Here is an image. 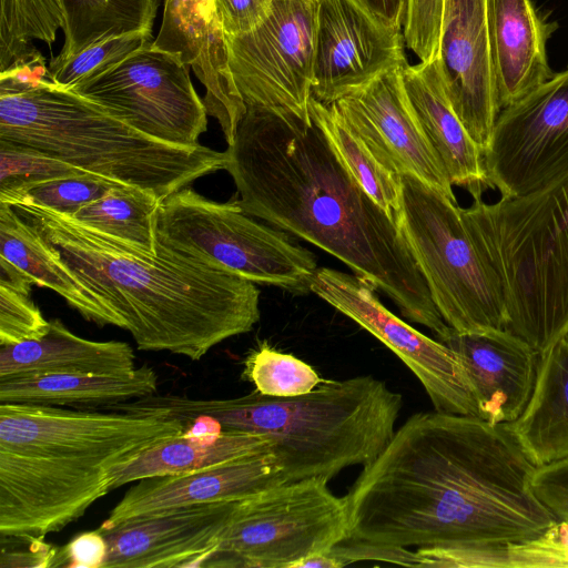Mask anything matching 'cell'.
<instances>
[{
  "label": "cell",
  "mask_w": 568,
  "mask_h": 568,
  "mask_svg": "<svg viewBox=\"0 0 568 568\" xmlns=\"http://www.w3.org/2000/svg\"><path fill=\"white\" fill-rule=\"evenodd\" d=\"M536 469L504 424L416 413L344 496L348 539L417 547L428 567H507L508 545L558 520Z\"/></svg>",
  "instance_id": "6da1fadb"
},
{
  "label": "cell",
  "mask_w": 568,
  "mask_h": 568,
  "mask_svg": "<svg viewBox=\"0 0 568 568\" xmlns=\"http://www.w3.org/2000/svg\"><path fill=\"white\" fill-rule=\"evenodd\" d=\"M224 152L247 214L335 256L436 338L448 332L396 220L357 183L310 109L246 106Z\"/></svg>",
  "instance_id": "7a4b0ae2"
},
{
  "label": "cell",
  "mask_w": 568,
  "mask_h": 568,
  "mask_svg": "<svg viewBox=\"0 0 568 568\" xmlns=\"http://www.w3.org/2000/svg\"><path fill=\"white\" fill-rule=\"evenodd\" d=\"M11 206L116 316L140 351L196 362L260 321L261 292L239 275L159 243L155 253L130 245L45 207Z\"/></svg>",
  "instance_id": "3957f363"
},
{
  "label": "cell",
  "mask_w": 568,
  "mask_h": 568,
  "mask_svg": "<svg viewBox=\"0 0 568 568\" xmlns=\"http://www.w3.org/2000/svg\"><path fill=\"white\" fill-rule=\"evenodd\" d=\"M403 396L384 381L359 375L323 381L293 397L252 393L227 399L149 395L116 405L121 412L165 419L209 415L223 430L267 436L284 483L329 481L347 467L371 464L396 429Z\"/></svg>",
  "instance_id": "277c9868"
},
{
  "label": "cell",
  "mask_w": 568,
  "mask_h": 568,
  "mask_svg": "<svg viewBox=\"0 0 568 568\" xmlns=\"http://www.w3.org/2000/svg\"><path fill=\"white\" fill-rule=\"evenodd\" d=\"M0 141L27 146L84 172L138 186L161 201L225 169V152L150 138L90 99L49 81L0 95Z\"/></svg>",
  "instance_id": "5b68a950"
},
{
  "label": "cell",
  "mask_w": 568,
  "mask_h": 568,
  "mask_svg": "<svg viewBox=\"0 0 568 568\" xmlns=\"http://www.w3.org/2000/svg\"><path fill=\"white\" fill-rule=\"evenodd\" d=\"M463 215L499 280L506 328L542 355L568 332V172Z\"/></svg>",
  "instance_id": "8992f818"
},
{
  "label": "cell",
  "mask_w": 568,
  "mask_h": 568,
  "mask_svg": "<svg viewBox=\"0 0 568 568\" xmlns=\"http://www.w3.org/2000/svg\"><path fill=\"white\" fill-rule=\"evenodd\" d=\"M396 222L445 323L460 333L507 327L497 274L457 201L415 175H400Z\"/></svg>",
  "instance_id": "52a82bcc"
},
{
  "label": "cell",
  "mask_w": 568,
  "mask_h": 568,
  "mask_svg": "<svg viewBox=\"0 0 568 568\" xmlns=\"http://www.w3.org/2000/svg\"><path fill=\"white\" fill-rule=\"evenodd\" d=\"M156 243L255 284L311 292L314 253L290 233L247 214L237 200H210L186 186L160 202Z\"/></svg>",
  "instance_id": "ba28073f"
},
{
  "label": "cell",
  "mask_w": 568,
  "mask_h": 568,
  "mask_svg": "<svg viewBox=\"0 0 568 568\" xmlns=\"http://www.w3.org/2000/svg\"><path fill=\"white\" fill-rule=\"evenodd\" d=\"M324 479L267 488L240 500L205 568H297L347 540L346 501Z\"/></svg>",
  "instance_id": "9c48e42d"
},
{
  "label": "cell",
  "mask_w": 568,
  "mask_h": 568,
  "mask_svg": "<svg viewBox=\"0 0 568 568\" xmlns=\"http://www.w3.org/2000/svg\"><path fill=\"white\" fill-rule=\"evenodd\" d=\"M180 419L126 412L0 403V450L89 460L111 467L180 436Z\"/></svg>",
  "instance_id": "30bf717a"
},
{
  "label": "cell",
  "mask_w": 568,
  "mask_h": 568,
  "mask_svg": "<svg viewBox=\"0 0 568 568\" xmlns=\"http://www.w3.org/2000/svg\"><path fill=\"white\" fill-rule=\"evenodd\" d=\"M176 53L145 42L104 73L72 91L155 140L195 146L207 128V111Z\"/></svg>",
  "instance_id": "8fae6325"
},
{
  "label": "cell",
  "mask_w": 568,
  "mask_h": 568,
  "mask_svg": "<svg viewBox=\"0 0 568 568\" xmlns=\"http://www.w3.org/2000/svg\"><path fill=\"white\" fill-rule=\"evenodd\" d=\"M317 0H272L252 31L226 37L230 67L246 106L308 114Z\"/></svg>",
  "instance_id": "7c38bea8"
},
{
  "label": "cell",
  "mask_w": 568,
  "mask_h": 568,
  "mask_svg": "<svg viewBox=\"0 0 568 568\" xmlns=\"http://www.w3.org/2000/svg\"><path fill=\"white\" fill-rule=\"evenodd\" d=\"M489 189L532 192L568 172V69L501 109L483 152Z\"/></svg>",
  "instance_id": "4fadbf2b"
},
{
  "label": "cell",
  "mask_w": 568,
  "mask_h": 568,
  "mask_svg": "<svg viewBox=\"0 0 568 568\" xmlns=\"http://www.w3.org/2000/svg\"><path fill=\"white\" fill-rule=\"evenodd\" d=\"M311 292L388 347L417 377L434 409L479 417L467 374L455 353L388 311L364 278L318 267Z\"/></svg>",
  "instance_id": "5bb4252c"
},
{
  "label": "cell",
  "mask_w": 568,
  "mask_h": 568,
  "mask_svg": "<svg viewBox=\"0 0 568 568\" xmlns=\"http://www.w3.org/2000/svg\"><path fill=\"white\" fill-rule=\"evenodd\" d=\"M111 490L102 464L0 450V536L44 539Z\"/></svg>",
  "instance_id": "9a60e30c"
},
{
  "label": "cell",
  "mask_w": 568,
  "mask_h": 568,
  "mask_svg": "<svg viewBox=\"0 0 568 568\" xmlns=\"http://www.w3.org/2000/svg\"><path fill=\"white\" fill-rule=\"evenodd\" d=\"M402 30L355 0H317L312 97L332 104L406 62Z\"/></svg>",
  "instance_id": "2e32d148"
},
{
  "label": "cell",
  "mask_w": 568,
  "mask_h": 568,
  "mask_svg": "<svg viewBox=\"0 0 568 568\" xmlns=\"http://www.w3.org/2000/svg\"><path fill=\"white\" fill-rule=\"evenodd\" d=\"M402 65L329 105L392 172L415 175L456 200L453 185L409 104Z\"/></svg>",
  "instance_id": "e0dca14e"
},
{
  "label": "cell",
  "mask_w": 568,
  "mask_h": 568,
  "mask_svg": "<svg viewBox=\"0 0 568 568\" xmlns=\"http://www.w3.org/2000/svg\"><path fill=\"white\" fill-rule=\"evenodd\" d=\"M436 60L454 111L484 152L500 112L486 0H444Z\"/></svg>",
  "instance_id": "ac0fdd59"
},
{
  "label": "cell",
  "mask_w": 568,
  "mask_h": 568,
  "mask_svg": "<svg viewBox=\"0 0 568 568\" xmlns=\"http://www.w3.org/2000/svg\"><path fill=\"white\" fill-rule=\"evenodd\" d=\"M237 501L174 508L101 531L102 568H199L215 551Z\"/></svg>",
  "instance_id": "d6986e66"
},
{
  "label": "cell",
  "mask_w": 568,
  "mask_h": 568,
  "mask_svg": "<svg viewBox=\"0 0 568 568\" xmlns=\"http://www.w3.org/2000/svg\"><path fill=\"white\" fill-rule=\"evenodd\" d=\"M285 484L272 453L178 475L136 480L98 528L109 530L122 523L174 508L219 501H237Z\"/></svg>",
  "instance_id": "ffe728a7"
},
{
  "label": "cell",
  "mask_w": 568,
  "mask_h": 568,
  "mask_svg": "<svg viewBox=\"0 0 568 568\" xmlns=\"http://www.w3.org/2000/svg\"><path fill=\"white\" fill-rule=\"evenodd\" d=\"M153 44L176 53L191 67L206 93L204 104L227 144L232 143L246 105L235 85L225 33L214 0H164L163 18Z\"/></svg>",
  "instance_id": "44dd1931"
},
{
  "label": "cell",
  "mask_w": 568,
  "mask_h": 568,
  "mask_svg": "<svg viewBox=\"0 0 568 568\" xmlns=\"http://www.w3.org/2000/svg\"><path fill=\"white\" fill-rule=\"evenodd\" d=\"M460 361L479 417L491 424L515 420L527 405L539 353L508 328L460 333L449 327L437 337Z\"/></svg>",
  "instance_id": "7402d4cb"
},
{
  "label": "cell",
  "mask_w": 568,
  "mask_h": 568,
  "mask_svg": "<svg viewBox=\"0 0 568 568\" xmlns=\"http://www.w3.org/2000/svg\"><path fill=\"white\" fill-rule=\"evenodd\" d=\"M490 55L499 110L521 99L554 73L546 43L557 28L531 0H486Z\"/></svg>",
  "instance_id": "603a6c76"
},
{
  "label": "cell",
  "mask_w": 568,
  "mask_h": 568,
  "mask_svg": "<svg viewBox=\"0 0 568 568\" xmlns=\"http://www.w3.org/2000/svg\"><path fill=\"white\" fill-rule=\"evenodd\" d=\"M404 89L422 130L452 185L481 199L489 189L483 151L471 139L445 92L436 58L400 67Z\"/></svg>",
  "instance_id": "cb8c5ba5"
},
{
  "label": "cell",
  "mask_w": 568,
  "mask_h": 568,
  "mask_svg": "<svg viewBox=\"0 0 568 568\" xmlns=\"http://www.w3.org/2000/svg\"><path fill=\"white\" fill-rule=\"evenodd\" d=\"M136 368L130 344L80 337L60 320L39 339L0 346V381L54 374L119 375Z\"/></svg>",
  "instance_id": "d4e9b609"
},
{
  "label": "cell",
  "mask_w": 568,
  "mask_h": 568,
  "mask_svg": "<svg viewBox=\"0 0 568 568\" xmlns=\"http://www.w3.org/2000/svg\"><path fill=\"white\" fill-rule=\"evenodd\" d=\"M536 466L568 458V342L564 336L539 356L531 396L504 424Z\"/></svg>",
  "instance_id": "484cf974"
},
{
  "label": "cell",
  "mask_w": 568,
  "mask_h": 568,
  "mask_svg": "<svg viewBox=\"0 0 568 568\" xmlns=\"http://www.w3.org/2000/svg\"><path fill=\"white\" fill-rule=\"evenodd\" d=\"M159 375L143 364L119 375L54 374L0 381V403L105 407L158 393Z\"/></svg>",
  "instance_id": "4316f807"
},
{
  "label": "cell",
  "mask_w": 568,
  "mask_h": 568,
  "mask_svg": "<svg viewBox=\"0 0 568 568\" xmlns=\"http://www.w3.org/2000/svg\"><path fill=\"white\" fill-rule=\"evenodd\" d=\"M0 257L16 265L37 286L57 292L84 320L119 327L116 316L91 294L17 211L2 202Z\"/></svg>",
  "instance_id": "83f0119b"
},
{
  "label": "cell",
  "mask_w": 568,
  "mask_h": 568,
  "mask_svg": "<svg viewBox=\"0 0 568 568\" xmlns=\"http://www.w3.org/2000/svg\"><path fill=\"white\" fill-rule=\"evenodd\" d=\"M263 453H272V440L264 435L223 430L215 442L202 443L181 434L109 467L110 486L113 490L143 478L190 473Z\"/></svg>",
  "instance_id": "f1b7e54d"
},
{
  "label": "cell",
  "mask_w": 568,
  "mask_h": 568,
  "mask_svg": "<svg viewBox=\"0 0 568 568\" xmlns=\"http://www.w3.org/2000/svg\"><path fill=\"white\" fill-rule=\"evenodd\" d=\"M64 43L58 60L78 54L108 38L152 32L159 0H63Z\"/></svg>",
  "instance_id": "f546056e"
},
{
  "label": "cell",
  "mask_w": 568,
  "mask_h": 568,
  "mask_svg": "<svg viewBox=\"0 0 568 568\" xmlns=\"http://www.w3.org/2000/svg\"><path fill=\"white\" fill-rule=\"evenodd\" d=\"M160 202L144 189L122 184L68 216L97 232L155 253Z\"/></svg>",
  "instance_id": "4dcf8cb0"
},
{
  "label": "cell",
  "mask_w": 568,
  "mask_h": 568,
  "mask_svg": "<svg viewBox=\"0 0 568 568\" xmlns=\"http://www.w3.org/2000/svg\"><path fill=\"white\" fill-rule=\"evenodd\" d=\"M308 109L323 126L338 156L357 183L396 220L400 209V175L382 164L331 105L312 97Z\"/></svg>",
  "instance_id": "1f68e13d"
},
{
  "label": "cell",
  "mask_w": 568,
  "mask_h": 568,
  "mask_svg": "<svg viewBox=\"0 0 568 568\" xmlns=\"http://www.w3.org/2000/svg\"><path fill=\"white\" fill-rule=\"evenodd\" d=\"M0 72L34 50L32 41L51 44L64 29L63 0H0Z\"/></svg>",
  "instance_id": "d6a6232c"
},
{
  "label": "cell",
  "mask_w": 568,
  "mask_h": 568,
  "mask_svg": "<svg viewBox=\"0 0 568 568\" xmlns=\"http://www.w3.org/2000/svg\"><path fill=\"white\" fill-rule=\"evenodd\" d=\"M242 378L262 395L293 397L307 394L324 379L304 361L263 342L244 359Z\"/></svg>",
  "instance_id": "836d02e7"
},
{
  "label": "cell",
  "mask_w": 568,
  "mask_h": 568,
  "mask_svg": "<svg viewBox=\"0 0 568 568\" xmlns=\"http://www.w3.org/2000/svg\"><path fill=\"white\" fill-rule=\"evenodd\" d=\"M151 40L152 32L138 31L108 38L63 60L52 57L50 78L57 85L72 90L104 73Z\"/></svg>",
  "instance_id": "e575fe53"
},
{
  "label": "cell",
  "mask_w": 568,
  "mask_h": 568,
  "mask_svg": "<svg viewBox=\"0 0 568 568\" xmlns=\"http://www.w3.org/2000/svg\"><path fill=\"white\" fill-rule=\"evenodd\" d=\"M120 185L122 183L88 173L33 184L0 197V202L11 205L29 204L72 215Z\"/></svg>",
  "instance_id": "d590c367"
},
{
  "label": "cell",
  "mask_w": 568,
  "mask_h": 568,
  "mask_svg": "<svg viewBox=\"0 0 568 568\" xmlns=\"http://www.w3.org/2000/svg\"><path fill=\"white\" fill-rule=\"evenodd\" d=\"M84 174L37 150L0 141V197L41 182Z\"/></svg>",
  "instance_id": "8d00e7d4"
},
{
  "label": "cell",
  "mask_w": 568,
  "mask_h": 568,
  "mask_svg": "<svg viewBox=\"0 0 568 568\" xmlns=\"http://www.w3.org/2000/svg\"><path fill=\"white\" fill-rule=\"evenodd\" d=\"M50 329L30 295L0 286V346L39 339Z\"/></svg>",
  "instance_id": "74e56055"
},
{
  "label": "cell",
  "mask_w": 568,
  "mask_h": 568,
  "mask_svg": "<svg viewBox=\"0 0 568 568\" xmlns=\"http://www.w3.org/2000/svg\"><path fill=\"white\" fill-rule=\"evenodd\" d=\"M507 567L568 568V521L558 519L537 537L506 547Z\"/></svg>",
  "instance_id": "f35d334b"
},
{
  "label": "cell",
  "mask_w": 568,
  "mask_h": 568,
  "mask_svg": "<svg viewBox=\"0 0 568 568\" xmlns=\"http://www.w3.org/2000/svg\"><path fill=\"white\" fill-rule=\"evenodd\" d=\"M444 0H406L404 19L405 47L420 62L437 57Z\"/></svg>",
  "instance_id": "ab89813d"
},
{
  "label": "cell",
  "mask_w": 568,
  "mask_h": 568,
  "mask_svg": "<svg viewBox=\"0 0 568 568\" xmlns=\"http://www.w3.org/2000/svg\"><path fill=\"white\" fill-rule=\"evenodd\" d=\"M336 568L356 561L375 560L409 567H425L418 551L406 547L376 544L363 540L347 539L334 546L327 552Z\"/></svg>",
  "instance_id": "60d3db41"
},
{
  "label": "cell",
  "mask_w": 568,
  "mask_h": 568,
  "mask_svg": "<svg viewBox=\"0 0 568 568\" xmlns=\"http://www.w3.org/2000/svg\"><path fill=\"white\" fill-rule=\"evenodd\" d=\"M58 554L41 538L1 537L0 567H57Z\"/></svg>",
  "instance_id": "b9f144b4"
},
{
  "label": "cell",
  "mask_w": 568,
  "mask_h": 568,
  "mask_svg": "<svg viewBox=\"0 0 568 568\" xmlns=\"http://www.w3.org/2000/svg\"><path fill=\"white\" fill-rule=\"evenodd\" d=\"M532 488L558 519L568 521V458L537 467Z\"/></svg>",
  "instance_id": "7bdbcfd3"
},
{
  "label": "cell",
  "mask_w": 568,
  "mask_h": 568,
  "mask_svg": "<svg viewBox=\"0 0 568 568\" xmlns=\"http://www.w3.org/2000/svg\"><path fill=\"white\" fill-rule=\"evenodd\" d=\"M52 81L44 57L36 48L16 59L0 74V95L16 94Z\"/></svg>",
  "instance_id": "ee69618b"
},
{
  "label": "cell",
  "mask_w": 568,
  "mask_h": 568,
  "mask_svg": "<svg viewBox=\"0 0 568 568\" xmlns=\"http://www.w3.org/2000/svg\"><path fill=\"white\" fill-rule=\"evenodd\" d=\"M272 0H214L215 10L226 37L255 29L266 17Z\"/></svg>",
  "instance_id": "f6af8a7d"
},
{
  "label": "cell",
  "mask_w": 568,
  "mask_h": 568,
  "mask_svg": "<svg viewBox=\"0 0 568 568\" xmlns=\"http://www.w3.org/2000/svg\"><path fill=\"white\" fill-rule=\"evenodd\" d=\"M108 556V542L99 530L84 531L59 549L57 567L102 568Z\"/></svg>",
  "instance_id": "bcb514c9"
},
{
  "label": "cell",
  "mask_w": 568,
  "mask_h": 568,
  "mask_svg": "<svg viewBox=\"0 0 568 568\" xmlns=\"http://www.w3.org/2000/svg\"><path fill=\"white\" fill-rule=\"evenodd\" d=\"M384 27L402 30L405 19L406 0H355Z\"/></svg>",
  "instance_id": "7dc6e473"
},
{
  "label": "cell",
  "mask_w": 568,
  "mask_h": 568,
  "mask_svg": "<svg viewBox=\"0 0 568 568\" xmlns=\"http://www.w3.org/2000/svg\"><path fill=\"white\" fill-rule=\"evenodd\" d=\"M222 434L223 427L221 423L209 415H200L190 419L186 422L185 429L182 433L184 437L202 443H213Z\"/></svg>",
  "instance_id": "c3c4849f"
},
{
  "label": "cell",
  "mask_w": 568,
  "mask_h": 568,
  "mask_svg": "<svg viewBox=\"0 0 568 568\" xmlns=\"http://www.w3.org/2000/svg\"><path fill=\"white\" fill-rule=\"evenodd\" d=\"M31 280L16 265L0 257V286L30 295Z\"/></svg>",
  "instance_id": "681fc988"
},
{
  "label": "cell",
  "mask_w": 568,
  "mask_h": 568,
  "mask_svg": "<svg viewBox=\"0 0 568 568\" xmlns=\"http://www.w3.org/2000/svg\"><path fill=\"white\" fill-rule=\"evenodd\" d=\"M565 337H566V339H567V342H568V332L565 334Z\"/></svg>",
  "instance_id": "f907efd6"
}]
</instances>
